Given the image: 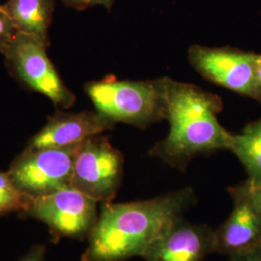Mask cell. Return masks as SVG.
Masks as SVG:
<instances>
[{"label": "cell", "mask_w": 261, "mask_h": 261, "mask_svg": "<svg viewBox=\"0 0 261 261\" xmlns=\"http://www.w3.org/2000/svg\"><path fill=\"white\" fill-rule=\"evenodd\" d=\"M66 6L76 10H85L97 4L96 0H61Z\"/></svg>", "instance_id": "cell-18"}, {"label": "cell", "mask_w": 261, "mask_h": 261, "mask_svg": "<svg viewBox=\"0 0 261 261\" xmlns=\"http://www.w3.org/2000/svg\"><path fill=\"white\" fill-rule=\"evenodd\" d=\"M221 110L219 96L196 85L168 79L166 119L169 132L150 149L148 155L172 168L185 170L196 157L229 151L232 134L217 118Z\"/></svg>", "instance_id": "cell-2"}, {"label": "cell", "mask_w": 261, "mask_h": 261, "mask_svg": "<svg viewBox=\"0 0 261 261\" xmlns=\"http://www.w3.org/2000/svg\"><path fill=\"white\" fill-rule=\"evenodd\" d=\"M77 146L25 148L14 159L7 173L25 195L32 198L47 196L70 185Z\"/></svg>", "instance_id": "cell-7"}, {"label": "cell", "mask_w": 261, "mask_h": 261, "mask_svg": "<svg viewBox=\"0 0 261 261\" xmlns=\"http://www.w3.org/2000/svg\"><path fill=\"white\" fill-rule=\"evenodd\" d=\"M246 182L249 186L252 198L254 199L256 204L259 206L261 209V184H252L248 180H246Z\"/></svg>", "instance_id": "cell-19"}, {"label": "cell", "mask_w": 261, "mask_h": 261, "mask_svg": "<svg viewBox=\"0 0 261 261\" xmlns=\"http://www.w3.org/2000/svg\"><path fill=\"white\" fill-rule=\"evenodd\" d=\"M56 0H7L3 7L16 28L48 44Z\"/></svg>", "instance_id": "cell-12"}, {"label": "cell", "mask_w": 261, "mask_h": 261, "mask_svg": "<svg viewBox=\"0 0 261 261\" xmlns=\"http://www.w3.org/2000/svg\"><path fill=\"white\" fill-rule=\"evenodd\" d=\"M196 202L195 190L185 187L145 200L102 203L81 261L142 257Z\"/></svg>", "instance_id": "cell-1"}, {"label": "cell", "mask_w": 261, "mask_h": 261, "mask_svg": "<svg viewBox=\"0 0 261 261\" xmlns=\"http://www.w3.org/2000/svg\"><path fill=\"white\" fill-rule=\"evenodd\" d=\"M33 199L17 188L7 171H0V216L13 212L21 215L32 204Z\"/></svg>", "instance_id": "cell-14"}, {"label": "cell", "mask_w": 261, "mask_h": 261, "mask_svg": "<svg viewBox=\"0 0 261 261\" xmlns=\"http://www.w3.org/2000/svg\"><path fill=\"white\" fill-rule=\"evenodd\" d=\"M98 203L75 187L67 185L55 193L33 199L23 217L46 224L53 240L87 239L98 219Z\"/></svg>", "instance_id": "cell-6"}, {"label": "cell", "mask_w": 261, "mask_h": 261, "mask_svg": "<svg viewBox=\"0 0 261 261\" xmlns=\"http://www.w3.org/2000/svg\"><path fill=\"white\" fill-rule=\"evenodd\" d=\"M229 151L240 161L252 184H261V119L232 135Z\"/></svg>", "instance_id": "cell-13"}, {"label": "cell", "mask_w": 261, "mask_h": 261, "mask_svg": "<svg viewBox=\"0 0 261 261\" xmlns=\"http://www.w3.org/2000/svg\"><path fill=\"white\" fill-rule=\"evenodd\" d=\"M96 1H97V4L102 5L106 9L109 10V11H111L112 5L115 2V0H96Z\"/></svg>", "instance_id": "cell-21"}, {"label": "cell", "mask_w": 261, "mask_h": 261, "mask_svg": "<svg viewBox=\"0 0 261 261\" xmlns=\"http://www.w3.org/2000/svg\"><path fill=\"white\" fill-rule=\"evenodd\" d=\"M47 248L42 244L33 245L19 261H46Z\"/></svg>", "instance_id": "cell-16"}, {"label": "cell", "mask_w": 261, "mask_h": 261, "mask_svg": "<svg viewBox=\"0 0 261 261\" xmlns=\"http://www.w3.org/2000/svg\"><path fill=\"white\" fill-rule=\"evenodd\" d=\"M254 67H255L257 82H258L261 88V55L254 54Z\"/></svg>", "instance_id": "cell-20"}, {"label": "cell", "mask_w": 261, "mask_h": 261, "mask_svg": "<svg viewBox=\"0 0 261 261\" xmlns=\"http://www.w3.org/2000/svg\"><path fill=\"white\" fill-rule=\"evenodd\" d=\"M47 46L43 40L18 31L3 55L10 72L21 84L67 109L75 103V96L56 72Z\"/></svg>", "instance_id": "cell-4"}, {"label": "cell", "mask_w": 261, "mask_h": 261, "mask_svg": "<svg viewBox=\"0 0 261 261\" xmlns=\"http://www.w3.org/2000/svg\"><path fill=\"white\" fill-rule=\"evenodd\" d=\"M19 30L3 5H0V53L4 54Z\"/></svg>", "instance_id": "cell-15"}, {"label": "cell", "mask_w": 261, "mask_h": 261, "mask_svg": "<svg viewBox=\"0 0 261 261\" xmlns=\"http://www.w3.org/2000/svg\"><path fill=\"white\" fill-rule=\"evenodd\" d=\"M168 77L118 81L107 77L85 86L97 112L113 123L146 128L166 118Z\"/></svg>", "instance_id": "cell-3"}, {"label": "cell", "mask_w": 261, "mask_h": 261, "mask_svg": "<svg viewBox=\"0 0 261 261\" xmlns=\"http://www.w3.org/2000/svg\"><path fill=\"white\" fill-rule=\"evenodd\" d=\"M215 252L214 229L180 219L144 253V261H204Z\"/></svg>", "instance_id": "cell-10"}, {"label": "cell", "mask_w": 261, "mask_h": 261, "mask_svg": "<svg viewBox=\"0 0 261 261\" xmlns=\"http://www.w3.org/2000/svg\"><path fill=\"white\" fill-rule=\"evenodd\" d=\"M188 56L192 66L207 80L261 102L254 54L194 45Z\"/></svg>", "instance_id": "cell-8"}, {"label": "cell", "mask_w": 261, "mask_h": 261, "mask_svg": "<svg viewBox=\"0 0 261 261\" xmlns=\"http://www.w3.org/2000/svg\"><path fill=\"white\" fill-rule=\"evenodd\" d=\"M227 261H261V246L248 252L228 256Z\"/></svg>", "instance_id": "cell-17"}, {"label": "cell", "mask_w": 261, "mask_h": 261, "mask_svg": "<svg viewBox=\"0 0 261 261\" xmlns=\"http://www.w3.org/2000/svg\"><path fill=\"white\" fill-rule=\"evenodd\" d=\"M114 124L99 112H57L29 140L27 149L77 145L88 138L112 130Z\"/></svg>", "instance_id": "cell-11"}, {"label": "cell", "mask_w": 261, "mask_h": 261, "mask_svg": "<svg viewBox=\"0 0 261 261\" xmlns=\"http://www.w3.org/2000/svg\"><path fill=\"white\" fill-rule=\"evenodd\" d=\"M124 157L101 135L88 138L75 152L70 185L97 202H112L121 186Z\"/></svg>", "instance_id": "cell-5"}, {"label": "cell", "mask_w": 261, "mask_h": 261, "mask_svg": "<svg viewBox=\"0 0 261 261\" xmlns=\"http://www.w3.org/2000/svg\"><path fill=\"white\" fill-rule=\"evenodd\" d=\"M232 211L214 229L215 252L231 256L261 246V209L252 198L246 181L230 187Z\"/></svg>", "instance_id": "cell-9"}]
</instances>
